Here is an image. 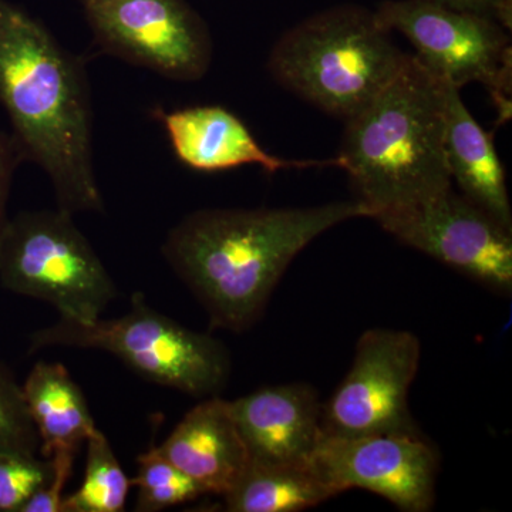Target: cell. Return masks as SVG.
<instances>
[{"label": "cell", "instance_id": "cell-1", "mask_svg": "<svg viewBox=\"0 0 512 512\" xmlns=\"http://www.w3.org/2000/svg\"><path fill=\"white\" fill-rule=\"evenodd\" d=\"M372 215L360 200L305 208L200 210L168 232L161 251L207 312L212 328L242 333L261 318L303 249L336 225Z\"/></svg>", "mask_w": 512, "mask_h": 512}, {"label": "cell", "instance_id": "cell-2", "mask_svg": "<svg viewBox=\"0 0 512 512\" xmlns=\"http://www.w3.org/2000/svg\"><path fill=\"white\" fill-rule=\"evenodd\" d=\"M0 103L23 160L39 165L62 210L104 212L93 167L86 70L40 20L0 0Z\"/></svg>", "mask_w": 512, "mask_h": 512}, {"label": "cell", "instance_id": "cell-3", "mask_svg": "<svg viewBox=\"0 0 512 512\" xmlns=\"http://www.w3.org/2000/svg\"><path fill=\"white\" fill-rule=\"evenodd\" d=\"M446 87V80L410 55L392 82L345 121L342 170L372 218L453 187Z\"/></svg>", "mask_w": 512, "mask_h": 512}, {"label": "cell", "instance_id": "cell-4", "mask_svg": "<svg viewBox=\"0 0 512 512\" xmlns=\"http://www.w3.org/2000/svg\"><path fill=\"white\" fill-rule=\"evenodd\" d=\"M409 56L376 12L340 5L286 30L269 53L268 70L288 92L346 121L392 82Z\"/></svg>", "mask_w": 512, "mask_h": 512}, {"label": "cell", "instance_id": "cell-5", "mask_svg": "<svg viewBox=\"0 0 512 512\" xmlns=\"http://www.w3.org/2000/svg\"><path fill=\"white\" fill-rule=\"evenodd\" d=\"M50 348L103 350L144 379L197 399L218 396L231 375L224 343L156 311L141 292L120 318L87 325L60 318L29 336L30 353Z\"/></svg>", "mask_w": 512, "mask_h": 512}, {"label": "cell", "instance_id": "cell-6", "mask_svg": "<svg viewBox=\"0 0 512 512\" xmlns=\"http://www.w3.org/2000/svg\"><path fill=\"white\" fill-rule=\"evenodd\" d=\"M0 284L49 303L60 318L82 325L100 319L119 296L73 214L62 208L9 218L0 237Z\"/></svg>", "mask_w": 512, "mask_h": 512}, {"label": "cell", "instance_id": "cell-7", "mask_svg": "<svg viewBox=\"0 0 512 512\" xmlns=\"http://www.w3.org/2000/svg\"><path fill=\"white\" fill-rule=\"evenodd\" d=\"M375 12L384 28L412 43L417 59L431 72L460 90L470 83L483 84L501 123L510 119V30L487 16L431 0H386Z\"/></svg>", "mask_w": 512, "mask_h": 512}, {"label": "cell", "instance_id": "cell-8", "mask_svg": "<svg viewBox=\"0 0 512 512\" xmlns=\"http://www.w3.org/2000/svg\"><path fill=\"white\" fill-rule=\"evenodd\" d=\"M94 42L174 82H198L212 60L204 19L185 0H82Z\"/></svg>", "mask_w": 512, "mask_h": 512}, {"label": "cell", "instance_id": "cell-9", "mask_svg": "<svg viewBox=\"0 0 512 512\" xmlns=\"http://www.w3.org/2000/svg\"><path fill=\"white\" fill-rule=\"evenodd\" d=\"M397 241L431 256L471 281L512 292V231L453 187L373 217Z\"/></svg>", "mask_w": 512, "mask_h": 512}, {"label": "cell", "instance_id": "cell-10", "mask_svg": "<svg viewBox=\"0 0 512 512\" xmlns=\"http://www.w3.org/2000/svg\"><path fill=\"white\" fill-rule=\"evenodd\" d=\"M420 357V340L409 330H366L348 375L323 404L322 437L420 433L409 410Z\"/></svg>", "mask_w": 512, "mask_h": 512}, {"label": "cell", "instance_id": "cell-11", "mask_svg": "<svg viewBox=\"0 0 512 512\" xmlns=\"http://www.w3.org/2000/svg\"><path fill=\"white\" fill-rule=\"evenodd\" d=\"M312 466L336 495L362 488L404 512H427L436 501L439 453L420 433L322 437Z\"/></svg>", "mask_w": 512, "mask_h": 512}, {"label": "cell", "instance_id": "cell-12", "mask_svg": "<svg viewBox=\"0 0 512 512\" xmlns=\"http://www.w3.org/2000/svg\"><path fill=\"white\" fill-rule=\"evenodd\" d=\"M228 407L251 463H308L322 440L323 403L311 384L264 387Z\"/></svg>", "mask_w": 512, "mask_h": 512}, {"label": "cell", "instance_id": "cell-13", "mask_svg": "<svg viewBox=\"0 0 512 512\" xmlns=\"http://www.w3.org/2000/svg\"><path fill=\"white\" fill-rule=\"evenodd\" d=\"M163 123L175 157L188 168L217 173L242 165H259L262 170H303V168H342L339 157L330 160H286L272 156L259 146L244 121L221 106H195L154 114Z\"/></svg>", "mask_w": 512, "mask_h": 512}, {"label": "cell", "instance_id": "cell-14", "mask_svg": "<svg viewBox=\"0 0 512 512\" xmlns=\"http://www.w3.org/2000/svg\"><path fill=\"white\" fill-rule=\"evenodd\" d=\"M158 451L204 495L225 497L251 463L228 400L207 397L192 407Z\"/></svg>", "mask_w": 512, "mask_h": 512}, {"label": "cell", "instance_id": "cell-15", "mask_svg": "<svg viewBox=\"0 0 512 512\" xmlns=\"http://www.w3.org/2000/svg\"><path fill=\"white\" fill-rule=\"evenodd\" d=\"M460 92L447 82L446 156L451 181L463 197L512 231L507 181L493 136L477 123Z\"/></svg>", "mask_w": 512, "mask_h": 512}, {"label": "cell", "instance_id": "cell-16", "mask_svg": "<svg viewBox=\"0 0 512 512\" xmlns=\"http://www.w3.org/2000/svg\"><path fill=\"white\" fill-rule=\"evenodd\" d=\"M22 392L45 458L62 448L79 451L97 429L82 389L60 363H36Z\"/></svg>", "mask_w": 512, "mask_h": 512}, {"label": "cell", "instance_id": "cell-17", "mask_svg": "<svg viewBox=\"0 0 512 512\" xmlns=\"http://www.w3.org/2000/svg\"><path fill=\"white\" fill-rule=\"evenodd\" d=\"M335 497L311 461L299 464L249 463L244 476L225 495L231 512H295Z\"/></svg>", "mask_w": 512, "mask_h": 512}, {"label": "cell", "instance_id": "cell-18", "mask_svg": "<svg viewBox=\"0 0 512 512\" xmlns=\"http://www.w3.org/2000/svg\"><path fill=\"white\" fill-rule=\"evenodd\" d=\"M86 471L82 485L64 495L63 512H121L126 508L131 480L99 429L86 440Z\"/></svg>", "mask_w": 512, "mask_h": 512}, {"label": "cell", "instance_id": "cell-19", "mask_svg": "<svg viewBox=\"0 0 512 512\" xmlns=\"http://www.w3.org/2000/svg\"><path fill=\"white\" fill-rule=\"evenodd\" d=\"M131 485L137 487L136 511L140 512L163 511L204 495L156 446L137 458V473Z\"/></svg>", "mask_w": 512, "mask_h": 512}, {"label": "cell", "instance_id": "cell-20", "mask_svg": "<svg viewBox=\"0 0 512 512\" xmlns=\"http://www.w3.org/2000/svg\"><path fill=\"white\" fill-rule=\"evenodd\" d=\"M50 461L0 448V512H19L50 476Z\"/></svg>", "mask_w": 512, "mask_h": 512}, {"label": "cell", "instance_id": "cell-21", "mask_svg": "<svg viewBox=\"0 0 512 512\" xmlns=\"http://www.w3.org/2000/svg\"><path fill=\"white\" fill-rule=\"evenodd\" d=\"M39 446L22 384L0 365V448L37 456Z\"/></svg>", "mask_w": 512, "mask_h": 512}, {"label": "cell", "instance_id": "cell-22", "mask_svg": "<svg viewBox=\"0 0 512 512\" xmlns=\"http://www.w3.org/2000/svg\"><path fill=\"white\" fill-rule=\"evenodd\" d=\"M77 450H56L50 461V476L45 484L30 495L19 512H63L64 488L72 477Z\"/></svg>", "mask_w": 512, "mask_h": 512}, {"label": "cell", "instance_id": "cell-23", "mask_svg": "<svg viewBox=\"0 0 512 512\" xmlns=\"http://www.w3.org/2000/svg\"><path fill=\"white\" fill-rule=\"evenodd\" d=\"M23 156L12 133L0 131V237L8 222V201L16 168Z\"/></svg>", "mask_w": 512, "mask_h": 512}, {"label": "cell", "instance_id": "cell-24", "mask_svg": "<svg viewBox=\"0 0 512 512\" xmlns=\"http://www.w3.org/2000/svg\"><path fill=\"white\" fill-rule=\"evenodd\" d=\"M447 8L476 13L497 20L501 26L510 30L512 25V0H431Z\"/></svg>", "mask_w": 512, "mask_h": 512}]
</instances>
